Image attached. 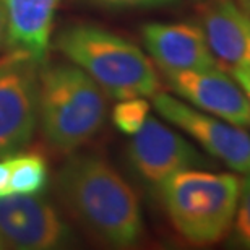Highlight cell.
Instances as JSON below:
<instances>
[{
	"mask_svg": "<svg viewBox=\"0 0 250 250\" xmlns=\"http://www.w3.org/2000/svg\"><path fill=\"white\" fill-rule=\"evenodd\" d=\"M57 51L114 99L153 98L159 77L149 57L119 34L94 24H72L56 38Z\"/></svg>",
	"mask_w": 250,
	"mask_h": 250,
	"instance_id": "cell-2",
	"label": "cell"
},
{
	"mask_svg": "<svg viewBox=\"0 0 250 250\" xmlns=\"http://www.w3.org/2000/svg\"><path fill=\"white\" fill-rule=\"evenodd\" d=\"M239 5L250 15V0H239Z\"/></svg>",
	"mask_w": 250,
	"mask_h": 250,
	"instance_id": "cell-20",
	"label": "cell"
},
{
	"mask_svg": "<svg viewBox=\"0 0 250 250\" xmlns=\"http://www.w3.org/2000/svg\"><path fill=\"white\" fill-rule=\"evenodd\" d=\"M56 190L70 216L103 246L135 247L143 237L137 193L116 167L98 154H75L56 177Z\"/></svg>",
	"mask_w": 250,
	"mask_h": 250,
	"instance_id": "cell-1",
	"label": "cell"
},
{
	"mask_svg": "<svg viewBox=\"0 0 250 250\" xmlns=\"http://www.w3.org/2000/svg\"><path fill=\"white\" fill-rule=\"evenodd\" d=\"M86 2L111 10H151L174 7L181 0H86Z\"/></svg>",
	"mask_w": 250,
	"mask_h": 250,
	"instance_id": "cell-16",
	"label": "cell"
},
{
	"mask_svg": "<svg viewBox=\"0 0 250 250\" xmlns=\"http://www.w3.org/2000/svg\"><path fill=\"white\" fill-rule=\"evenodd\" d=\"M156 188L169 221L184 241L211 246L229 236L241 195L236 174L188 169Z\"/></svg>",
	"mask_w": 250,
	"mask_h": 250,
	"instance_id": "cell-3",
	"label": "cell"
},
{
	"mask_svg": "<svg viewBox=\"0 0 250 250\" xmlns=\"http://www.w3.org/2000/svg\"><path fill=\"white\" fill-rule=\"evenodd\" d=\"M10 193H12V190H10V169L7 158H2L0 159V198L7 197Z\"/></svg>",
	"mask_w": 250,
	"mask_h": 250,
	"instance_id": "cell-18",
	"label": "cell"
},
{
	"mask_svg": "<svg viewBox=\"0 0 250 250\" xmlns=\"http://www.w3.org/2000/svg\"><path fill=\"white\" fill-rule=\"evenodd\" d=\"M0 241L5 249L54 250L73 246L75 234L42 195L10 193L0 198Z\"/></svg>",
	"mask_w": 250,
	"mask_h": 250,
	"instance_id": "cell-7",
	"label": "cell"
},
{
	"mask_svg": "<svg viewBox=\"0 0 250 250\" xmlns=\"http://www.w3.org/2000/svg\"><path fill=\"white\" fill-rule=\"evenodd\" d=\"M42 65L17 51L0 57V159L23 151L34 137Z\"/></svg>",
	"mask_w": 250,
	"mask_h": 250,
	"instance_id": "cell-5",
	"label": "cell"
},
{
	"mask_svg": "<svg viewBox=\"0 0 250 250\" xmlns=\"http://www.w3.org/2000/svg\"><path fill=\"white\" fill-rule=\"evenodd\" d=\"M7 51L23 52L46 63L54 17L61 0H3Z\"/></svg>",
	"mask_w": 250,
	"mask_h": 250,
	"instance_id": "cell-12",
	"label": "cell"
},
{
	"mask_svg": "<svg viewBox=\"0 0 250 250\" xmlns=\"http://www.w3.org/2000/svg\"><path fill=\"white\" fill-rule=\"evenodd\" d=\"M127 158L132 171L153 187L177 172L207 169L213 163L187 138L154 117H148L143 127L132 135Z\"/></svg>",
	"mask_w": 250,
	"mask_h": 250,
	"instance_id": "cell-8",
	"label": "cell"
},
{
	"mask_svg": "<svg viewBox=\"0 0 250 250\" xmlns=\"http://www.w3.org/2000/svg\"><path fill=\"white\" fill-rule=\"evenodd\" d=\"M200 26L216 61L229 67L250 65V15L232 0H205Z\"/></svg>",
	"mask_w": 250,
	"mask_h": 250,
	"instance_id": "cell-11",
	"label": "cell"
},
{
	"mask_svg": "<svg viewBox=\"0 0 250 250\" xmlns=\"http://www.w3.org/2000/svg\"><path fill=\"white\" fill-rule=\"evenodd\" d=\"M229 247L250 250V172L241 179V195L229 231Z\"/></svg>",
	"mask_w": 250,
	"mask_h": 250,
	"instance_id": "cell-15",
	"label": "cell"
},
{
	"mask_svg": "<svg viewBox=\"0 0 250 250\" xmlns=\"http://www.w3.org/2000/svg\"><path fill=\"white\" fill-rule=\"evenodd\" d=\"M12 193H42L49 182L47 163L38 153H17L7 158Z\"/></svg>",
	"mask_w": 250,
	"mask_h": 250,
	"instance_id": "cell-13",
	"label": "cell"
},
{
	"mask_svg": "<svg viewBox=\"0 0 250 250\" xmlns=\"http://www.w3.org/2000/svg\"><path fill=\"white\" fill-rule=\"evenodd\" d=\"M231 73L234 80L239 83V86L242 88V91L246 93V96L250 103V65H237V67H232Z\"/></svg>",
	"mask_w": 250,
	"mask_h": 250,
	"instance_id": "cell-17",
	"label": "cell"
},
{
	"mask_svg": "<svg viewBox=\"0 0 250 250\" xmlns=\"http://www.w3.org/2000/svg\"><path fill=\"white\" fill-rule=\"evenodd\" d=\"M106 93L73 63L42 65L39 77L41 132L52 148L77 151L104 125Z\"/></svg>",
	"mask_w": 250,
	"mask_h": 250,
	"instance_id": "cell-4",
	"label": "cell"
},
{
	"mask_svg": "<svg viewBox=\"0 0 250 250\" xmlns=\"http://www.w3.org/2000/svg\"><path fill=\"white\" fill-rule=\"evenodd\" d=\"M142 36L148 56L163 73L218 67L200 24L148 23Z\"/></svg>",
	"mask_w": 250,
	"mask_h": 250,
	"instance_id": "cell-10",
	"label": "cell"
},
{
	"mask_svg": "<svg viewBox=\"0 0 250 250\" xmlns=\"http://www.w3.org/2000/svg\"><path fill=\"white\" fill-rule=\"evenodd\" d=\"M174 94L198 111L229 124L250 125V103L234 77L218 67L163 73Z\"/></svg>",
	"mask_w": 250,
	"mask_h": 250,
	"instance_id": "cell-9",
	"label": "cell"
},
{
	"mask_svg": "<svg viewBox=\"0 0 250 250\" xmlns=\"http://www.w3.org/2000/svg\"><path fill=\"white\" fill-rule=\"evenodd\" d=\"M153 106L163 119L193 138L209 158L239 174L250 172V133L244 127L198 111L167 93L154 94Z\"/></svg>",
	"mask_w": 250,
	"mask_h": 250,
	"instance_id": "cell-6",
	"label": "cell"
},
{
	"mask_svg": "<svg viewBox=\"0 0 250 250\" xmlns=\"http://www.w3.org/2000/svg\"><path fill=\"white\" fill-rule=\"evenodd\" d=\"M5 29H7V17H5V3L0 0V47L5 42Z\"/></svg>",
	"mask_w": 250,
	"mask_h": 250,
	"instance_id": "cell-19",
	"label": "cell"
},
{
	"mask_svg": "<svg viewBox=\"0 0 250 250\" xmlns=\"http://www.w3.org/2000/svg\"><path fill=\"white\" fill-rule=\"evenodd\" d=\"M2 249H5V246H3V242L0 241V250H2Z\"/></svg>",
	"mask_w": 250,
	"mask_h": 250,
	"instance_id": "cell-21",
	"label": "cell"
},
{
	"mask_svg": "<svg viewBox=\"0 0 250 250\" xmlns=\"http://www.w3.org/2000/svg\"><path fill=\"white\" fill-rule=\"evenodd\" d=\"M149 103L146 98L121 99L112 111V122L119 132L125 135H135L149 117Z\"/></svg>",
	"mask_w": 250,
	"mask_h": 250,
	"instance_id": "cell-14",
	"label": "cell"
}]
</instances>
